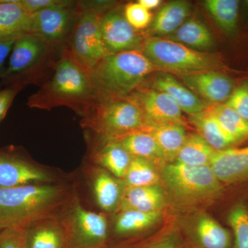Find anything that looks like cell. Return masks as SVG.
Here are the masks:
<instances>
[{
  "instance_id": "26",
  "label": "cell",
  "mask_w": 248,
  "mask_h": 248,
  "mask_svg": "<svg viewBox=\"0 0 248 248\" xmlns=\"http://www.w3.org/2000/svg\"><path fill=\"white\" fill-rule=\"evenodd\" d=\"M195 233L200 248H232L230 232L207 215L197 220Z\"/></svg>"
},
{
  "instance_id": "3",
  "label": "cell",
  "mask_w": 248,
  "mask_h": 248,
  "mask_svg": "<svg viewBox=\"0 0 248 248\" xmlns=\"http://www.w3.org/2000/svg\"><path fill=\"white\" fill-rule=\"evenodd\" d=\"M63 193L60 186L42 184L0 187V230L27 229L47 218L61 203Z\"/></svg>"
},
{
  "instance_id": "28",
  "label": "cell",
  "mask_w": 248,
  "mask_h": 248,
  "mask_svg": "<svg viewBox=\"0 0 248 248\" xmlns=\"http://www.w3.org/2000/svg\"><path fill=\"white\" fill-rule=\"evenodd\" d=\"M167 38L199 51L208 50L213 46V36L208 28L194 19L186 21Z\"/></svg>"
},
{
  "instance_id": "9",
  "label": "cell",
  "mask_w": 248,
  "mask_h": 248,
  "mask_svg": "<svg viewBox=\"0 0 248 248\" xmlns=\"http://www.w3.org/2000/svg\"><path fill=\"white\" fill-rule=\"evenodd\" d=\"M81 13L78 1L65 0L63 4L31 15V32L38 34L51 45L63 48Z\"/></svg>"
},
{
  "instance_id": "37",
  "label": "cell",
  "mask_w": 248,
  "mask_h": 248,
  "mask_svg": "<svg viewBox=\"0 0 248 248\" xmlns=\"http://www.w3.org/2000/svg\"><path fill=\"white\" fill-rule=\"evenodd\" d=\"M23 89L19 86H8L0 89V123L6 117L15 98Z\"/></svg>"
},
{
  "instance_id": "27",
  "label": "cell",
  "mask_w": 248,
  "mask_h": 248,
  "mask_svg": "<svg viewBox=\"0 0 248 248\" xmlns=\"http://www.w3.org/2000/svg\"><path fill=\"white\" fill-rule=\"evenodd\" d=\"M215 152L198 133L189 134L175 161L191 166H210Z\"/></svg>"
},
{
  "instance_id": "15",
  "label": "cell",
  "mask_w": 248,
  "mask_h": 248,
  "mask_svg": "<svg viewBox=\"0 0 248 248\" xmlns=\"http://www.w3.org/2000/svg\"><path fill=\"white\" fill-rule=\"evenodd\" d=\"M210 168L222 184L248 180V146L216 151Z\"/></svg>"
},
{
  "instance_id": "32",
  "label": "cell",
  "mask_w": 248,
  "mask_h": 248,
  "mask_svg": "<svg viewBox=\"0 0 248 248\" xmlns=\"http://www.w3.org/2000/svg\"><path fill=\"white\" fill-rule=\"evenodd\" d=\"M208 110L236 141L248 138V122L226 104L213 105Z\"/></svg>"
},
{
  "instance_id": "41",
  "label": "cell",
  "mask_w": 248,
  "mask_h": 248,
  "mask_svg": "<svg viewBox=\"0 0 248 248\" xmlns=\"http://www.w3.org/2000/svg\"><path fill=\"white\" fill-rule=\"evenodd\" d=\"M138 2L148 11H151V10L157 8L161 4V1L160 0H139Z\"/></svg>"
},
{
  "instance_id": "23",
  "label": "cell",
  "mask_w": 248,
  "mask_h": 248,
  "mask_svg": "<svg viewBox=\"0 0 248 248\" xmlns=\"http://www.w3.org/2000/svg\"><path fill=\"white\" fill-rule=\"evenodd\" d=\"M190 11V5L187 1H170L155 16L152 33L158 36L172 35L185 22Z\"/></svg>"
},
{
  "instance_id": "1",
  "label": "cell",
  "mask_w": 248,
  "mask_h": 248,
  "mask_svg": "<svg viewBox=\"0 0 248 248\" xmlns=\"http://www.w3.org/2000/svg\"><path fill=\"white\" fill-rule=\"evenodd\" d=\"M96 98L90 72L63 47L51 73L40 89L29 97L27 105L47 110L65 107L83 117Z\"/></svg>"
},
{
  "instance_id": "19",
  "label": "cell",
  "mask_w": 248,
  "mask_h": 248,
  "mask_svg": "<svg viewBox=\"0 0 248 248\" xmlns=\"http://www.w3.org/2000/svg\"><path fill=\"white\" fill-rule=\"evenodd\" d=\"M64 228L52 221L34 223L26 229V248H67Z\"/></svg>"
},
{
  "instance_id": "6",
  "label": "cell",
  "mask_w": 248,
  "mask_h": 248,
  "mask_svg": "<svg viewBox=\"0 0 248 248\" xmlns=\"http://www.w3.org/2000/svg\"><path fill=\"white\" fill-rule=\"evenodd\" d=\"M160 175L170 194L182 203L209 202L223 190L210 166H191L174 161L165 165Z\"/></svg>"
},
{
  "instance_id": "18",
  "label": "cell",
  "mask_w": 248,
  "mask_h": 248,
  "mask_svg": "<svg viewBox=\"0 0 248 248\" xmlns=\"http://www.w3.org/2000/svg\"><path fill=\"white\" fill-rule=\"evenodd\" d=\"M166 203L164 190L159 185L146 187H125L120 212L125 210L151 213L161 211Z\"/></svg>"
},
{
  "instance_id": "30",
  "label": "cell",
  "mask_w": 248,
  "mask_h": 248,
  "mask_svg": "<svg viewBox=\"0 0 248 248\" xmlns=\"http://www.w3.org/2000/svg\"><path fill=\"white\" fill-rule=\"evenodd\" d=\"M154 163L141 158L133 157L124 177V185L127 187H146L159 185L161 175Z\"/></svg>"
},
{
  "instance_id": "24",
  "label": "cell",
  "mask_w": 248,
  "mask_h": 248,
  "mask_svg": "<svg viewBox=\"0 0 248 248\" xmlns=\"http://www.w3.org/2000/svg\"><path fill=\"white\" fill-rule=\"evenodd\" d=\"M93 191L99 206L107 212L120 209L124 188L118 180L110 173L101 170L93 179Z\"/></svg>"
},
{
  "instance_id": "40",
  "label": "cell",
  "mask_w": 248,
  "mask_h": 248,
  "mask_svg": "<svg viewBox=\"0 0 248 248\" xmlns=\"http://www.w3.org/2000/svg\"><path fill=\"white\" fill-rule=\"evenodd\" d=\"M183 246L180 240L176 235L170 234L165 236L151 245L148 248H182Z\"/></svg>"
},
{
  "instance_id": "11",
  "label": "cell",
  "mask_w": 248,
  "mask_h": 248,
  "mask_svg": "<svg viewBox=\"0 0 248 248\" xmlns=\"http://www.w3.org/2000/svg\"><path fill=\"white\" fill-rule=\"evenodd\" d=\"M100 31L107 55L141 50L143 36L125 19L124 10L112 8L102 14Z\"/></svg>"
},
{
  "instance_id": "4",
  "label": "cell",
  "mask_w": 248,
  "mask_h": 248,
  "mask_svg": "<svg viewBox=\"0 0 248 248\" xmlns=\"http://www.w3.org/2000/svg\"><path fill=\"white\" fill-rule=\"evenodd\" d=\"M62 48L35 32L19 35L0 76L4 85L23 88L29 84L40 86L51 73Z\"/></svg>"
},
{
  "instance_id": "35",
  "label": "cell",
  "mask_w": 248,
  "mask_h": 248,
  "mask_svg": "<svg viewBox=\"0 0 248 248\" xmlns=\"http://www.w3.org/2000/svg\"><path fill=\"white\" fill-rule=\"evenodd\" d=\"M0 248H26V229L5 228L0 230Z\"/></svg>"
},
{
  "instance_id": "33",
  "label": "cell",
  "mask_w": 248,
  "mask_h": 248,
  "mask_svg": "<svg viewBox=\"0 0 248 248\" xmlns=\"http://www.w3.org/2000/svg\"><path fill=\"white\" fill-rule=\"evenodd\" d=\"M234 235L232 248H248V210L242 203L236 204L228 216Z\"/></svg>"
},
{
  "instance_id": "42",
  "label": "cell",
  "mask_w": 248,
  "mask_h": 248,
  "mask_svg": "<svg viewBox=\"0 0 248 248\" xmlns=\"http://www.w3.org/2000/svg\"><path fill=\"white\" fill-rule=\"evenodd\" d=\"M4 86V83H3L2 79H1V77H0V89L2 86Z\"/></svg>"
},
{
  "instance_id": "7",
  "label": "cell",
  "mask_w": 248,
  "mask_h": 248,
  "mask_svg": "<svg viewBox=\"0 0 248 248\" xmlns=\"http://www.w3.org/2000/svg\"><path fill=\"white\" fill-rule=\"evenodd\" d=\"M141 50L156 68L183 75L212 71L218 64L211 54L156 36L144 39Z\"/></svg>"
},
{
  "instance_id": "5",
  "label": "cell",
  "mask_w": 248,
  "mask_h": 248,
  "mask_svg": "<svg viewBox=\"0 0 248 248\" xmlns=\"http://www.w3.org/2000/svg\"><path fill=\"white\" fill-rule=\"evenodd\" d=\"M83 126L114 138L143 130L146 125L140 107L130 98H96L82 117Z\"/></svg>"
},
{
  "instance_id": "21",
  "label": "cell",
  "mask_w": 248,
  "mask_h": 248,
  "mask_svg": "<svg viewBox=\"0 0 248 248\" xmlns=\"http://www.w3.org/2000/svg\"><path fill=\"white\" fill-rule=\"evenodd\" d=\"M31 19L18 0H0V38L31 32Z\"/></svg>"
},
{
  "instance_id": "29",
  "label": "cell",
  "mask_w": 248,
  "mask_h": 248,
  "mask_svg": "<svg viewBox=\"0 0 248 248\" xmlns=\"http://www.w3.org/2000/svg\"><path fill=\"white\" fill-rule=\"evenodd\" d=\"M161 218V212L125 210L120 212L115 226V232L119 236H128L151 228Z\"/></svg>"
},
{
  "instance_id": "2",
  "label": "cell",
  "mask_w": 248,
  "mask_h": 248,
  "mask_svg": "<svg viewBox=\"0 0 248 248\" xmlns=\"http://www.w3.org/2000/svg\"><path fill=\"white\" fill-rule=\"evenodd\" d=\"M156 67L141 50L109 54L90 71L97 97L127 98Z\"/></svg>"
},
{
  "instance_id": "38",
  "label": "cell",
  "mask_w": 248,
  "mask_h": 248,
  "mask_svg": "<svg viewBox=\"0 0 248 248\" xmlns=\"http://www.w3.org/2000/svg\"><path fill=\"white\" fill-rule=\"evenodd\" d=\"M65 0H18V3L30 15L41 10L63 4Z\"/></svg>"
},
{
  "instance_id": "34",
  "label": "cell",
  "mask_w": 248,
  "mask_h": 248,
  "mask_svg": "<svg viewBox=\"0 0 248 248\" xmlns=\"http://www.w3.org/2000/svg\"><path fill=\"white\" fill-rule=\"evenodd\" d=\"M124 14L127 22L138 31L146 29L153 20L151 11L143 7L138 1L125 4Z\"/></svg>"
},
{
  "instance_id": "36",
  "label": "cell",
  "mask_w": 248,
  "mask_h": 248,
  "mask_svg": "<svg viewBox=\"0 0 248 248\" xmlns=\"http://www.w3.org/2000/svg\"><path fill=\"white\" fill-rule=\"evenodd\" d=\"M226 104L248 122V86L242 85L233 91Z\"/></svg>"
},
{
  "instance_id": "20",
  "label": "cell",
  "mask_w": 248,
  "mask_h": 248,
  "mask_svg": "<svg viewBox=\"0 0 248 248\" xmlns=\"http://www.w3.org/2000/svg\"><path fill=\"white\" fill-rule=\"evenodd\" d=\"M120 143L133 157L153 163L164 162V156L154 137L145 130H138L114 138H107Z\"/></svg>"
},
{
  "instance_id": "17",
  "label": "cell",
  "mask_w": 248,
  "mask_h": 248,
  "mask_svg": "<svg viewBox=\"0 0 248 248\" xmlns=\"http://www.w3.org/2000/svg\"><path fill=\"white\" fill-rule=\"evenodd\" d=\"M153 87L169 95L177 103L182 112L190 116L200 113L208 107L197 94L171 75L164 73L156 76Z\"/></svg>"
},
{
  "instance_id": "22",
  "label": "cell",
  "mask_w": 248,
  "mask_h": 248,
  "mask_svg": "<svg viewBox=\"0 0 248 248\" xmlns=\"http://www.w3.org/2000/svg\"><path fill=\"white\" fill-rule=\"evenodd\" d=\"M190 120L203 140L215 151L231 148L237 141L221 126L217 119L208 110L191 115Z\"/></svg>"
},
{
  "instance_id": "16",
  "label": "cell",
  "mask_w": 248,
  "mask_h": 248,
  "mask_svg": "<svg viewBox=\"0 0 248 248\" xmlns=\"http://www.w3.org/2000/svg\"><path fill=\"white\" fill-rule=\"evenodd\" d=\"M143 130L149 132L154 137L165 161H175L187 135L183 123L146 122Z\"/></svg>"
},
{
  "instance_id": "39",
  "label": "cell",
  "mask_w": 248,
  "mask_h": 248,
  "mask_svg": "<svg viewBox=\"0 0 248 248\" xmlns=\"http://www.w3.org/2000/svg\"><path fill=\"white\" fill-rule=\"evenodd\" d=\"M19 36L7 37V38H0V76L4 71L6 67L5 62L11 54L14 43Z\"/></svg>"
},
{
  "instance_id": "14",
  "label": "cell",
  "mask_w": 248,
  "mask_h": 248,
  "mask_svg": "<svg viewBox=\"0 0 248 248\" xmlns=\"http://www.w3.org/2000/svg\"><path fill=\"white\" fill-rule=\"evenodd\" d=\"M182 78L189 89L213 105L227 102L234 91L232 81L213 70L183 75Z\"/></svg>"
},
{
  "instance_id": "10",
  "label": "cell",
  "mask_w": 248,
  "mask_h": 248,
  "mask_svg": "<svg viewBox=\"0 0 248 248\" xmlns=\"http://www.w3.org/2000/svg\"><path fill=\"white\" fill-rule=\"evenodd\" d=\"M67 248H105L108 230L104 215L89 211L76 204L68 217V226L65 227Z\"/></svg>"
},
{
  "instance_id": "8",
  "label": "cell",
  "mask_w": 248,
  "mask_h": 248,
  "mask_svg": "<svg viewBox=\"0 0 248 248\" xmlns=\"http://www.w3.org/2000/svg\"><path fill=\"white\" fill-rule=\"evenodd\" d=\"M102 14L93 10L82 11L65 46L89 72L107 55L100 31Z\"/></svg>"
},
{
  "instance_id": "25",
  "label": "cell",
  "mask_w": 248,
  "mask_h": 248,
  "mask_svg": "<svg viewBox=\"0 0 248 248\" xmlns=\"http://www.w3.org/2000/svg\"><path fill=\"white\" fill-rule=\"evenodd\" d=\"M106 141L107 143L97 150L93 157L114 177L124 179L133 157L117 142L107 138Z\"/></svg>"
},
{
  "instance_id": "31",
  "label": "cell",
  "mask_w": 248,
  "mask_h": 248,
  "mask_svg": "<svg viewBox=\"0 0 248 248\" xmlns=\"http://www.w3.org/2000/svg\"><path fill=\"white\" fill-rule=\"evenodd\" d=\"M205 6L222 30L231 34L236 31L239 16V1L207 0L205 1Z\"/></svg>"
},
{
  "instance_id": "12",
  "label": "cell",
  "mask_w": 248,
  "mask_h": 248,
  "mask_svg": "<svg viewBox=\"0 0 248 248\" xmlns=\"http://www.w3.org/2000/svg\"><path fill=\"white\" fill-rule=\"evenodd\" d=\"M51 177L11 150H0V187L45 184Z\"/></svg>"
},
{
  "instance_id": "13",
  "label": "cell",
  "mask_w": 248,
  "mask_h": 248,
  "mask_svg": "<svg viewBox=\"0 0 248 248\" xmlns=\"http://www.w3.org/2000/svg\"><path fill=\"white\" fill-rule=\"evenodd\" d=\"M141 109L146 122L183 123L182 111L166 93L157 90L137 91L130 97Z\"/></svg>"
}]
</instances>
